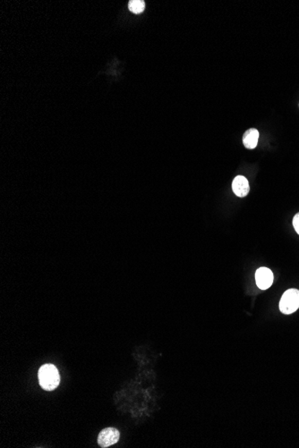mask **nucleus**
<instances>
[{
  "mask_svg": "<svg viewBox=\"0 0 299 448\" xmlns=\"http://www.w3.org/2000/svg\"><path fill=\"white\" fill-rule=\"evenodd\" d=\"M39 381L42 388L52 391L59 386L60 376L59 370L53 364H45L39 369Z\"/></svg>",
  "mask_w": 299,
  "mask_h": 448,
  "instance_id": "1",
  "label": "nucleus"
},
{
  "mask_svg": "<svg viewBox=\"0 0 299 448\" xmlns=\"http://www.w3.org/2000/svg\"><path fill=\"white\" fill-rule=\"evenodd\" d=\"M299 308V290L289 289L283 293L279 302V310L282 313L291 314Z\"/></svg>",
  "mask_w": 299,
  "mask_h": 448,
  "instance_id": "2",
  "label": "nucleus"
},
{
  "mask_svg": "<svg viewBox=\"0 0 299 448\" xmlns=\"http://www.w3.org/2000/svg\"><path fill=\"white\" fill-rule=\"evenodd\" d=\"M120 438V433L115 427H106L103 431H100L98 436V444L100 447H109L118 442Z\"/></svg>",
  "mask_w": 299,
  "mask_h": 448,
  "instance_id": "3",
  "label": "nucleus"
},
{
  "mask_svg": "<svg viewBox=\"0 0 299 448\" xmlns=\"http://www.w3.org/2000/svg\"><path fill=\"white\" fill-rule=\"evenodd\" d=\"M255 281L260 289H268L273 283V274L272 270L265 267L258 269L255 273Z\"/></svg>",
  "mask_w": 299,
  "mask_h": 448,
  "instance_id": "4",
  "label": "nucleus"
},
{
  "mask_svg": "<svg viewBox=\"0 0 299 448\" xmlns=\"http://www.w3.org/2000/svg\"><path fill=\"white\" fill-rule=\"evenodd\" d=\"M232 190L233 193L237 197H245L250 192V186L248 180L243 176H237L232 182Z\"/></svg>",
  "mask_w": 299,
  "mask_h": 448,
  "instance_id": "5",
  "label": "nucleus"
},
{
  "mask_svg": "<svg viewBox=\"0 0 299 448\" xmlns=\"http://www.w3.org/2000/svg\"><path fill=\"white\" fill-rule=\"evenodd\" d=\"M258 139H259V132L255 128L248 129L243 136V143L244 147L248 150L255 148L257 146Z\"/></svg>",
  "mask_w": 299,
  "mask_h": 448,
  "instance_id": "6",
  "label": "nucleus"
},
{
  "mask_svg": "<svg viewBox=\"0 0 299 448\" xmlns=\"http://www.w3.org/2000/svg\"><path fill=\"white\" fill-rule=\"evenodd\" d=\"M128 8L134 14H141L145 10V1H142V0H132L128 4Z\"/></svg>",
  "mask_w": 299,
  "mask_h": 448,
  "instance_id": "7",
  "label": "nucleus"
},
{
  "mask_svg": "<svg viewBox=\"0 0 299 448\" xmlns=\"http://www.w3.org/2000/svg\"><path fill=\"white\" fill-rule=\"evenodd\" d=\"M293 226L296 230V233L299 235V213L296 214V216L293 218Z\"/></svg>",
  "mask_w": 299,
  "mask_h": 448,
  "instance_id": "8",
  "label": "nucleus"
}]
</instances>
